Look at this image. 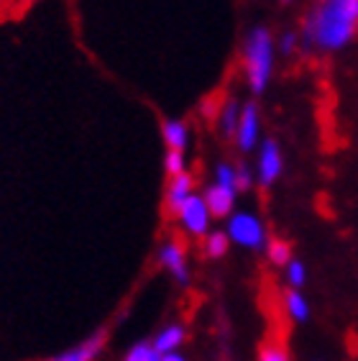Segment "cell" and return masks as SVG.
<instances>
[{
  "label": "cell",
  "mask_w": 358,
  "mask_h": 361,
  "mask_svg": "<svg viewBox=\"0 0 358 361\" xmlns=\"http://www.w3.org/2000/svg\"><path fill=\"white\" fill-rule=\"evenodd\" d=\"M358 34V0H317L304 18L302 42L320 51H338Z\"/></svg>",
  "instance_id": "1"
},
{
  "label": "cell",
  "mask_w": 358,
  "mask_h": 361,
  "mask_svg": "<svg viewBox=\"0 0 358 361\" xmlns=\"http://www.w3.org/2000/svg\"><path fill=\"white\" fill-rule=\"evenodd\" d=\"M276 42L266 26H256L248 31L243 42V75L248 90L254 95H264L274 75Z\"/></svg>",
  "instance_id": "2"
},
{
  "label": "cell",
  "mask_w": 358,
  "mask_h": 361,
  "mask_svg": "<svg viewBox=\"0 0 358 361\" xmlns=\"http://www.w3.org/2000/svg\"><path fill=\"white\" fill-rule=\"evenodd\" d=\"M226 233L230 243L241 246L248 251H266V228H264L261 218L248 210H235L233 216L226 221Z\"/></svg>",
  "instance_id": "3"
},
{
  "label": "cell",
  "mask_w": 358,
  "mask_h": 361,
  "mask_svg": "<svg viewBox=\"0 0 358 361\" xmlns=\"http://www.w3.org/2000/svg\"><path fill=\"white\" fill-rule=\"evenodd\" d=\"M156 259H159V264L172 274V279L179 287H187L190 282H192V271H190V262H187V251L177 238H166V241L159 243Z\"/></svg>",
  "instance_id": "4"
},
{
  "label": "cell",
  "mask_w": 358,
  "mask_h": 361,
  "mask_svg": "<svg viewBox=\"0 0 358 361\" xmlns=\"http://www.w3.org/2000/svg\"><path fill=\"white\" fill-rule=\"evenodd\" d=\"M177 221H179V226L185 228L187 236L205 238L207 233H210V223H213V216H210V208H207L205 197L195 192L192 197L182 205Z\"/></svg>",
  "instance_id": "5"
},
{
  "label": "cell",
  "mask_w": 358,
  "mask_h": 361,
  "mask_svg": "<svg viewBox=\"0 0 358 361\" xmlns=\"http://www.w3.org/2000/svg\"><path fill=\"white\" fill-rule=\"evenodd\" d=\"M284 172V157L282 149L274 139L261 141L259 146V159H256V182L261 188H271Z\"/></svg>",
  "instance_id": "6"
},
{
  "label": "cell",
  "mask_w": 358,
  "mask_h": 361,
  "mask_svg": "<svg viewBox=\"0 0 358 361\" xmlns=\"http://www.w3.org/2000/svg\"><path fill=\"white\" fill-rule=\"evenodd\" d=\"M261 139V113H259V105L256 103H243L241 108V121H238V128H235V146L241 149L243 154L254 152Z\"/></svg>",
  "instance_id": "7"
},
{
  "label": "cell",
  "mask_w": 358,
  "mask_h": 361,
  "mask_svg": "<svg viewBox=\"0 0 358 361\" xmlns=\"http://www.w3.org/2000/svg\"><path fill=\"white\" fill-rule=\"evenodd\" d=\"M111 338V331L108 328H100L92 336H87L85 341H80L77 346H69L64 351H59L56 356H49L47 361H95L97 356L103 354L105 343Z\"/></svg>",
  "instance_id": "8"
},
{
  "label": "cell",
  "mask_w": 358,
  "mask_h": 361,
  "mask_svg": "<svg viewBox=\"0 0 358 361\" xmlns=\"http://www.w3.org/2000/svg\"><path fill=\"white\" fill-rule=\"evenodd\" d=\"M195 195V177L190 172L185 174H177V177H169V185H166V192H164V205H166V213L172 218L179 216V210L185 205L190 197Z\"/></svg>",
  "instance_id": "9"
},
{
  "label": "cell",
  "mask_w": 358,
  "mask_h": 361,
  "mask_svg": "<svg viewBox=\"0 0 358 361\" xmlns=\"http://www.w3.org/2000/svg\"><path fill=\"white\" fill-rule=\"evenodd\" d=\"M202 197H205L207 208H210V216L213 218H230L235 213V197H238V192L230 188H223V185H218V182H213V185H207L205 192H202Z\"/></svg>",
  "instance_id": "10"
},
{
  "label": "cell",
  "mask_w": 358,
  "mask_h": 361,
  "mask_svg": "<svg viewBox=\"0 0 358 361\" xmlns=\"http://www.w3.org/2000/svg\"><path fill=\"white\" fill-rule=\"evenodd\" d=\"M161 139H164L169 152H187V146L192 141V131L187 121L182 118H166L161 123Z\"/></svg>",
  "instance_id": "11"
},
{
  "label": "cell",
  "mask_w": 358,
  "mask_h": 361,
  "mask_svg": "<svg viewBox=\"0 0 358 361\" xmlns=\"http://www.w3.org/2000/svg\"><path fill=\"white\" fill-rule=\"evenodd\" d=\"M154 346L161 356L164 354H174L182 348V343L187 341V328L182 323H169V326L159 328L156 334H154Z\"/></svg>",
  "instance_id": "12"
},
{
  "label": "cell",
  "mask_w": 358,
  "mask_h": 361,
  "mask_svg": "<svg viewBox=\"0 0 358 361\" xmlns=\"http://www.w3.org/2000/svg\"><path fill=\"white\" fill-rule=\"evenodd\" d=\"M241 108L243 105L235 97H228L226 103L218 105L215 121H218V128L223 131V136H228V139L235 136V128H238V121H241Z\"/></svg>",
  "instance_id": "13"
},
{
  "label": "cell",
  "mask_w": 358,
  "mask_h": 361,
  "mask_svg": "<svg viewBox=\"0 0 358 361\" xmlns=\"http://www.w3.org/2000/svg\"><path fill=\"white\" fill-rule=\"evenodd\" d=\"M284 310L295 323H304L310 318V305H307V300H304V295L300 290L284 292Z\"/></svg>",
  "instance_id": "14"
},
{
  "label": "cell",
  "mask_w": 358,
  "mask_h": 361,
  "mask_svg": "<svg viewBox=\"0 0 358 361\" xmlns=\"http://www.w3.org/2000/svg\"><path fill=\"white\" fill-rule=\"evenodd\" d=\"M230 249V238H228L226 231H210L205 238H202V254L207 259H223Z\"/></svg>",
  "instance_id": "15"
},
{
  "label": "cell",
  "mask_w": 358,
  "mask_h": 361,
  "mask_svg": "<svg viewBox=\"0 0 358 361\" xmlns=\"http://www.w3.org/2000/svg\"><path fill=\"white\" fill-rule=\"evenodd\" d=\"M123 361H161V354L156 351L152 338H144L133 343L128 351L123 354Z\"/></svg>",
  "instance_id": "16"
},
{
  "label": "cell",
  "mask_w": 358,
  "mask_h": 361,
  "mask_svg": "<svg viewBox=\"0 0 358 361\" xmlns=\"http://www.w3.org/2000/svg\"><path fill=\"white\" fill-rule=\"evenodd\" d=\"M266 257L274 267H287L295 259L292 257V246L287 241H282V238H271L266 243Z\"/></svg>",
  "instance_id": "17"
},
{
  "label": "cell",
  "mask_w": 358,
  "mask_h": 361,
  "mask_svg": "<svg viewBox=\"0 0 358 361\" xmlns=\"http://www.w3.org/2000/svg\"><path fill=\"white\" fill-rule=\"evenodd\" d=\"M284 271H287V285H290V290H302L304 282H307V267L300 259H292L290 264L284 267Z\"/></svg>",
  "instance_id": "18"
},
{
  "label": "cell",
  "mask_w": 358,
  "mask_h": 361,
  "mask_svg": "<svg viewBox=\"0 0 358 361\" xmlns=\"http://www.w3.org/2000/svg\"><path fill=\"white\" fill-rule=\"evenodd\" d=\"M164 172L169 174V177L185 174L187 172V157H185V152H169V149H166V154H164Z\"/></svg>",
  "instance_id": "19"
},
{
  "label": "cell",
  "mask_w": 358,
  "mask_h": 361,
  "mask_svg": "<svg viewBox=\"0 0 358 361\" xmlns=\"http://www.w3.org/2000/svg\"><path fill=\"white\" fill-rule=\"evenodd\" d=\"M215 182L223 185V188H230L238 192V182H235V164H228V161H221L215 167Z\"/></svg>",
  "instance_id": "20"
},
{
  "label": "cell",
  "mask_w": 358,
  "mask_h": 361,
  "mask_svg": "<svg viewBox=\"0 0 358 361\" xmlns=\"http://www.w3.org/2000/svg\"><path fill=\"white\" fill-rule=\"evenodd\" d=\"M259 361H290V351L282 343H264L259 351Z\"/></svg>",
  "instance_id": "21"
},
{
  "label": "cell",
  "mask_w": 358,
  "mask_h": 361,
  "mask_svg": "<svg viewBox=\"0 0 358 361\" xmlns=\"http://www.w3.org/2000/svg\"><path fill=\"white\" fill-rule=\"evenodd\" d=\"M235 182H238V192H246V190L254 188L256 174L251 172V167H246V164H238V167H235Z\"/></svg>",
  "instance_id": "22"
},
{
  "label": "cell",
  "mask_w": 358,
  "mask_h": 361,
  "mask_svg": "<svg viewBox=\"0 0 358 361\" xmlns=\"http://www.w3.org/2000/svg\"><path fill=\"white\" fill-rule=\"evenodd\" d=\"M297 47H300V36L297 34H284L279 39V49H282V54H295Z\"/></svg>",
  "instance_id": "23"
},
{
  "label": "cell",
  "mask_w": 358,
  "mask_h": 361,
  "mask_svg": "<svg viewBox=\"0 0 358 361\" xmlns=\"http://www.w3.org/2000/svg\"><path fill=\"white\" fill-rule=\"evenodd\" d=\"M161 361H187V356L182 354V351H174V354H164V356H161Z\"/></svg>",
  "instance_id": "24"
},
{
  "label": "cell",
  "mask_w": 358,
  "mask_h": 361,
  "mask_svg": "<svg viewBox=\"0 0 358 361\" xmlns=\"http://www.w3.org/2000/svg\"><path fill=\"white\" fill-rule=\"evenodd\" d=\"M279 3H284V6H290V3H292V0H279Z\"/></svg>",
  "instance_id": "25"
}]
</instances>
